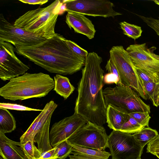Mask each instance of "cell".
<instances>
[{"mask_svg":"<svg viewBox=\"0 0 159 159\" xmlns=\"http://www.w3.org/2000/svg\"><path fill=\"white\" fill-rule=\"evenodd\" d=\"M102 57L94 52L89 53L86 57L78 84L74 113L87 121L102 126L107 123V107L102 89Z\"/></svg>","mask_w":159,"mask_h":159,"instance_id":"1","label":"cell"},{"mask_svg":"<svg viewBox=\"0 0 159 159\" xmlns=\"http://www.w3.org/2000/svg\"><path fill=\"white\" fill-rule=\"evenodd\" d=\"M60 34L33 45L15 48L19 55L28 59L49 72L72 75L84 66L85 58L77 55Z\"/></svg>","mask_w":159,"mask_h":159,"instance_id":"2","label":"cell"},{"mask_svg":"<svg viewBox=\"0 0 159 159\" xmlns=\"http://www.w3.org/2000/svg\"><path fill=\"white\" fill-rule=\"evenodd\" d=\"M55 86L54 79L42 72L25 73L13 78L0 88V96L13 101L46 96Z\"/></svg>","mask_w":159,"mask_h":159,"instance_id":"3","label":"cell"},{"mask_svg":"<svg viewBox=\"0 0 159 159\" xmlns=\"http://www.w3.org/2000/svg\"><path fill=\"white\" fill-rule=\"evenodd\" d=\"M63 4L57 0L48 6L30 10L16 19L13 25L31 33L48 39L56 35L55 28Z\"/></svg>","mask_w":159,"mask_h":159,"instance_id":"4","label":"cell"},{"mask_svg":"<svg viewBox=\"0 0 159 159\" xmlns=\"http://www.w3.org/2000/svg\"><path fill=\"white\" fill-rule=\"evenodd\" d=\"M103 94L106 107L110 105L127 114L136 112H150L149 105L130 87L121 85L107 87L103 90Z\"/></svg>","mask_w":159,"mask_h":159,"instance_id":"5","label":"cell"},{"mask_svg":"<svg viewBox=\"0 0 159 159\" xmlns=\"http://www.w3.org/2000/svg\"><path fill=\"white\" fill-rule=\"evenodd\" d=\"M109 53L110 59L118 71L120 85L131 87L143 99L147 100L148 97L144 82L138 74L126 50L122 46H115L111 48Z\"/></svg>","mask_w":159,"mask_h":159,"instance_id":"6","label":"cell"},{"mask_svg":"<svg viewBox=\"0 0 159 159\" xmlns=\"http://www.w3.org/2000/svg\"><path fill=\"white\" fill-rule=\"evenodd\" d=\"M57 105L51 100L47 103L42 111L34 119L26 131L20 138L24 143L33 141L42 154L52 149L49 139V127L52 115Z\"/></svg>","mask_w":159,"mask_h":159,"instance_id":"7","label":"cell"},{"mask_svg":"<svg viewBox=\"0 0 159 159\" xmlns=\"http://www.w3.org/2000/svg\"><path fill=\"white\" fill-rule=\"evenodd\" d=\"M107 148L112 159H140L143 149L133 134L115 130L108 136Z\"/></svg>","mask_w":159,"mask_h":159,"instance_id":"8","label":"cell"},{"mask_svg":"<svg viewBox=\"0 0 159 159\" xmlns=\"http://www.w3.org/2000/svg\"><path fill=\"white\" fill-rule=\"evenodd\" d=\"M108 137L103 126L87 121L66 141L70 144L105 150L107 148Z\"/></svg>","mask_w":159,"mask_h":159,"instance_id":"9","label":"cell"},{"mask_svg":"<svg viewBox=\"0 0 159 159\" xmlns=\"http://www.w3.org/2000/svg\"><path fill=\"white\" fill-rule=\"evenodd\" d=\"M66 11L79 13L84 15L105 18L121 15L115 11L113 3L107 0H64L62 1Z\"/></svg>","mask_w":159,"mask_h":159,"instance_id":"10","label":"cell"},{"mask_svg":"<svg viewBox=\"0 0 159 159\" xmlns=\"http://www.w3.org/2000/svg\"><path fill=\"white\" fill-rule=\"evenodd\" d=\"M46 39L16 27L0 14V41L11 43L15 48L33 45Z\"/></svg>","mask_w":159,"mask_h":159,"instance_id":"11","label":"cell"},{"mask_svg":"<svg viewBox=\"0 0 159 159\" xmlns=\"http://www.w3.org/2000/svg\"><path fill=\"white\" fill-rule=\"evenodd\" d=\"M10 43L0 41V78L6 81L23 75L30 69L16 56Z\"/></svg>","mask_w":159,"mask_h":159,"instance_id":"12","label":"cell"},{"mask_svg":"<svg viewBox=\"0 0 159 159\" xmlns=\"http://www.w3.org/2000/svg\"><path fill=\"white\" fill-rule=\"evenodd\" d=\"M87 122L82 117L74 113L72 116L55 123L49 132L51 146L53 148L66 140Z\"/></svg>","mask_w":159,"mask_h":159,"instance_id":"13","label":"cell"},{"mask_svg":"<svg viewBox=\"0 0 159 159\" xmlns=\"http://www.w3.org/2000/svg\"><path fill=\"white\" fill-rule=\"evenodd\" d=\"M156 48H148L144 43L130 45L126 50L136 68L159 73V55L154 52Z\"/></svg>","mask_w":159,"mask_h":159,"instance_id":"14","label":"cell"},{"mask_svg":"<svg viewBox=\"0 0 159 159\" xmlns=\"http://www.w3.org/2000/svg\"><path fill=\"white\" fill-rule=\"evenodd\" d=\"M66 22L70 29L73 28L75 33L84 35L90 39L94 37L96 32L94 25L92 21L85 15L68 11Z\"/></svg>","mask_w":159,"mask_h":159,"instance_id":"15","label":"cell"},{"mask_svg":"<svg viewBox=\"0 0 159 159\" xmlns=\"http://www.w3.org/2000/svg\"><path fill=\"white\" fill-rule=\"evenodd\" d=\"M20 144V142L11 140L0 132V159H28Z\"/></svg>","mask_w":159,"mask_h":159,"instance_id":"16","label":"cell"},{"mask_svg":"<svg viewBox=\"0 0 159 159\" xmlns=\"http://www.w3.org/2000/svg\"><path fill=\"white\" fill-rule=\"evenodd\" d=\"M72 147V155L70 159H108L111 156L110 152L105 150H98L87 148L75 145Z\"/></svg>","mask_w":159,"mask_h":159,"instance_id":"17","label":"cell"},{"mask_svg":"<svg viewBox=\"0 0 159 159\" xmlns=\"http://www.w3.org/2000/svg\"><path fill=\"white\" fill-rule=\"evenodd\" d=\"M128 115L109 105L107 107L106 112L108 127L113 130L120 131L127 120Z\"/></svg>","mask_w":159,"mask_h":159,"instance_id":"18","label":"cell"},{"mask_svg":"<svg viewBox=\"0 0 159 159\" xmlns=\"http://www.w3.org/2000/svg\"><path fill=\"white\" fill-rule=\"evenodd\" d=\"M55 83L53 89L56 92L66 100L73 93L75 89L69 79L61 75L56 74L54 77Z\"/></svg>","mask_w":159,"mask_h":159,"instance_id":"19","label":"cell"},{"mask_svg":"<svg viewBox=\"0 0 159 159\" xmlns=\"http://www.w3.org/2000/svg\"><path fill=\"white\" fill-rule=\"evenodd\" d=\"M16 128V121L13 115L7 109L0 108V132L11 133Z\"/></svg>","mask_w":159,"mask_h":159,"instance_id":"20","label":"cell"},{"mask_svg":"<svg viewBox=\"0 0 159 159\" xmlns=\"http://www.w3.org/2000/svg\"><path fill=\"white\" fill-rule=\"evenodd\" d=\"M135 139L143 148L158 135L157 131L149 127H145L133 134Z\"/></svg>","mask_w":159,"mask_h":159,"instance_id":"21","label":"cell"},{"mask_svg":"<svg viewBox=\"0 0 159 159\" xmlns=\"http://www.w3.org/2000/svg\"><path fill=\"white\" fill-rule=\"evenodd\" d=\"M147 94L153 106H159V83L144 82Z\"/></svg>","mask_w":159,"mask_h":159,"instance_id":"22","label":"cell"},{"mask_svg":"<svg viewBox=\"0 0 159 159\" xmlns=\"http://www.w3.org/2000/svg\"><path fill=\"white\" fill-rule=\"evenodd\" d=\"M119 24L124 34L129 37L135 40L141 36L143 31L141 27L125 21Z\"/></svg>","mask_w":159,"mask_h":159,"instance_id":"23","label":"cell"},{"mask_svg":"<svg viewBox=\"0 0 159 159\" xmlns=\"http://www.w3.org/2000/svg\"><path fill=\"white\" fill-rule=\"evenodd\" d=\"M20 145L28 159H38L42 155L41 151L35 145L33 141L29 140L24 143H21Z\"/></svg>","mask_w":159,"mask_h":159,"instance_id":"24","label":"cell"},{"mask_svg":"<svg viewBox=\"0 0 159 159\" xmlns=\"http://www.w3.org/2000/svg\"><path fill=\"white\" fill-rule=\"evenodd\" d=\"M53 156L49 159H65L72 152V147L66 140L56 146Z\"/></svg>","mask_w":159,"mask_h":159,"instance_id":"25","label":"cell"},{"mask_svg":"<svg viewBox=\"0 0 159 159\" xmlns=\"http://www.w3.org/2000/svg\"><path fill=\"white\" fill-rule=\"evenodd\" d=\"M144 128L128 114L127 120L122 126L120 131L130 134H135Z\"/></svg>","mask_w":159,"mask_h":159,"instance_id":"26","label":"cell"},{"mask_svg":"<svg viewBox=\"0 0 159 159\" xmlns=\"http://www.w3.org/2000/svg\"><path fill=\"white\" fill-rule=\"evenodd\" d=\"M136 69L143 82L159 83V73L148 71L136 67Z\"/></svg>","mask_w":159,"mask_h":159,"instance_id":"27","label":"cell"},{"mask_svg":"<svg viewBox=\"0 0 159 159\" xmlns=\"http://www.w3.org/2000/svg\"><path fill=\"white\" fill-rule=\"evenodd\" d=\"M148 112H136L130 113L129 115L135 120L139 124L145 127H148L151 117Z\"/></svg>","mask_w":159,"mask_h":159,"instance_id":"28","label":"cell"},{"mask_svg":"<svg viewBox=\"0 0 159 159\" xmlns=\"http://www.w3.org/2000/svg\"><path fill=\"white\" fill-rule=\"evenodd\" d=\"M0 108L18 111H41L42 110L34 109L20 104L10 103H0Z\"/></svg>","mask_w":159,"mask_h":159,"instance_id":"29","label":"cell"},{"mask_svg":"<svg viewBox=\"0 0 159 159\" xmlns=\"http://www.w3.org/2000/svg\"><path fill=\"white\" fill-rule=\"evenodd\" d=\"M65 41L69 48L77 55L86 58L89 53L87 51L82 48L76 43L66 39Z\"/></svg>","mask_w":159,"mask_h":159,"instance_id":"30","label":"cell"},{"mask_svg":"<svg viewBox=\"0 0 159 159\" xmlns=\"http://www.w3.org/2000/svg\"><path fill=\"white\" fill-rule=\"evenodd\" d=\"M138 16L149 27L153 29L159 36V17L157 19L152 17H146L140 15Z\"/></svg>","mask_w":159,"mask_h":159,"instance_id":"31","label":"cell"},{"mask_svg":"<svg viewBox=\"0 0 159 159\" xmlns=\"http://www.w3.org/2000/svg\"><path fill=\"white\" fill-rule=\"evenodd\" d=\"M147 152L155 156L159 154V134L147 144Z\"/></svg>","mask_w":159,"mask_h":159,"instance_id":"32","label":"cell"},{"mask_svg":"<svg viewBox=\"0 0 159 159\" xmlns=\"http://www.w3.org/2000/svg\"><path fill=\"white\" fill-rule=\"evenodd\" d=\"M103 82L106 84H115L120 85L119 78L115 74L108 73L104 76Z\"/></svg>","mask_w":159,"mask_h":159,"instance_id":"33","label":"cell"},{"mask_svg":"<svg viewBox=\"0 0 159 159\" xmlns=\"http://www.w3.org/2000/svg\"><path fill=\"white\" fill-rule=\"evenodd\" d=\"M105 68L108 73L115 74L119 78L117 69L112 61L110 58L107 61Z\"/></svg>","mask_w":159,"mask_h":159,"instance_id":"34","label":"cell"},{"mask_svg":"<svg viewBox=\"0 0 159 159\" xmlns=\"http://www.w3.org/2000/svg\"><path fill=\"white\" fill-rule=\"evenodd\" d=\"M22 3L31 5H42L48 2V0H19Z\"/></svg>","mask_w":159,"mask_h":159,"instance_id":"35","label":"cell"},{"mask_svg":"<svg viewBox=\"0 0 159 159\" xmlns=\"http://www.w3.org/2000/svg\"><path fill=\"white\" fill-rule=\"evenodd\" d=\"M56 149V147L53 148L52 149L42 154V156L38 159H49L54 155Z\"/></svg>","mask_w":159,"mask_h":159,"instance_id":"36","label":"cell"},{"mask_svg":"<svg viewBox=\"0 0 159 159\" xmlns=\"http://www.w3.org/2000/svg\"><path fill=\"white\" fill-rule=\"evenodd\" d=\"M156 4L159 5V0H152Z\"/></svg>","mask_w":159,"mask_h":159,"instance_id":"37","label":"cell"},{"mask_svg":"<svg viewBox=\"0 0 159 159\" xmlns=\"http://www.w3.org/2000/svg\"><path fill=\"white\" fill-rule=\"evenodd\" d=\"M156 156L159 158V154L156 155Z\"/></svg>","mask_w":159,"mask_h":159,"instance_id":"38","label":"cell"},{"mask_svg":"<svg viewBox=\"0 0 159 159\" xmlns=\"http://www.w3.org/2000/svg\"></svg>","mask_w":159,"mask_h":159,"instance_id":"39","label":"cell"}]
</instances>
